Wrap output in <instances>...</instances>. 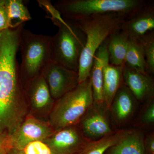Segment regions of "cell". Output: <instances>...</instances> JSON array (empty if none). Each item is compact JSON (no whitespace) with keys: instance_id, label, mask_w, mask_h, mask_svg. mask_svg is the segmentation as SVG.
Returning <instances> with one entry per match:
<instances>
[{"instance_id":"obj_1","label":"cell","mask_w":154,"mask_h":154,"mask_svg":"<svg viewBox=\"0 0 154 154\" xmlns=\"http://www.w3.org/2000/svg\"><path fill=\"white\" fill-rule=\"evenodd\" d=\"M25 24L0 32V130L12 134L28 116L17 53Z\"/></svg>"},{"instance_id":"obj_2","label":"cell","mask_w":154,"mask_h":154,"mask_svg":"<svg viewBox=\"0 0 154 154\" xmlns=\"http://www.w3.org/2000/svg\"><path fill=\"white\" fill-rule=\"evenodd\" d=\"M126 18L116 13L96 15L75 22L85 34L86 42L79 60V84L90 77L94 55L110 34L120 30Z\"/></svg>"},{"instance_id":"obj_3","label":"cell","mask_w":154,"mask_h":154,"mask_svg":"<svg viewBox=\"0 0 154 154\" xmlns=\"http://www.w3.org/2000/svg\"><path fill=\"white\" fill-rule=\"evenodd\" d=\"M146 0H60L54 7L67 20L77 22L96 15L116 13L129 19L145 5Z\"/></svg>"},{"instance_id":"obj_4","label":"cell","mask_w":154,"mask_h":154,"mask_svg":"<svg viewBox=\"0 0 154 154\" xmlns=\"http://www.w3.org/2000/svg\"><path fill=\"white\" fill-rule=\"evenodd\" d=\"M94 104L90 78L54 102L48 116L54 131L76 125Z\"/></svg>"},{"instance_id":"obj_5","label":"cell","mask_w":154,"mask_h":154,"mask_svg":"<svg viewBox=\"0 0 154 154\" xmlns=\"http://www.w3.org/2000/svg\"><path fill=\"white\" fill-rule=\"evenodd\" d=\"M51 20L58 28L57 33L51 36V60L78 72L80 56L86 43L85 34L72 21Z\"/></svg>"},{"instance_id":"obj_6","label":"cell","mask_w":154,"mask_h":154,"mask_svg":"<svg viewBox=\"0 0 154 154\" xmlns=\"http://www.w3.org/2000/svg\"><path fill=\"white\" fill-rule=\"evenodd\" d=\"M51 36L37 34L23 28L20 50L22 62L19 65L23 85L40 75L51 60Z\"/></svg>"},{"instance_id":"obj_7","label":"cell","mask_w":154,"mask_h":154,"mask_svg":"<svg viewBox=\"0 0 154 154\" xmlns=\"http://www.w3.org/2000/svg\"><path fill=\"white\" fill-rule=\"evenodd\" d=\"M113 124L105 104L94 103L77 125L87 140L93 141L113 133Z\"/></svg>"},{"instance_id":"obj_8","label":"cell","mask_w":154,"mask_h":154,"mask_svg":"<svg viewBox=\"0 0 154 154\" xmlns=\"http://www.w3.org/2000/svg\"><path fill=\"white\" fill-rule=\"evenodd\" d=\"M55 101L79 85L78 72L50 60L42 73Z\"/></svg>"},{"instance_id":"obj_9","label":"cell","mask_w":154,"mask_h":154,"mask_svg":"<svg viewBox=\"0 0 154 154\" xmlns=\"http://www.w3.org/2000/svg\"><path fill=\"white\" fill-rule=\"evenodd\" d=\"M88 141L77 125L55 131L43 141L52 154H78Z\"/></svg>"},{"instance_id":"obj_10","label":"cell","mask_w":154,"mask_h":154,"mask_svg":"<svg viewBox=\"0 0 154 154\" xmlns=\"http://www.w3.org/2000/svg\"><path fill=\"white\" fill-rule=\"evenodd\" d=\"M55 132L49 122L28 116L12 134L14 148L23 150L28 144L47 139Z\"/></svg>"},{"instance_id":"obj_11","label":"cell","mask_w":154,"mask_h":154,"mask_svg":"<svg viewBox=\"0 0 154 154\" xmlns=\"http://www.w3.org/2000/svg\"><path fill=\"white\" fill-rule=\"evenodd\" d=\"M24 88L28 103L31 105L33 113L40 116L49 115L55 100L53 99L42 75L30 80Z\"/></svg>"},{"instance_id":"obj_12","label":"cell","mask_w":154,"mask_h":154,"mask_svg":"<svg viewBox=\"0 0 154 154\" xmlns=\"http://www.w3.org/2000/svg\"><path fill=\"white\" fill-rule=\"evenodd\" d=\"M139 102L124 84L122 85L116 94L109 111L113 123L122 127L133 118Z\"/></svg>"},{"instance_id":"obj_13","label":"cell","mask_w":154,"mask_h":154,"mask_svg":"<svg viewBox=\"0 0 154 154\" xmlns=\"http://www.w3.org/2000/svg\"><path fill=\"white\" fill-rule=\"evenodd\" d=\"M120 30L130 39L138 40L148 32L154 31V2L148 1L145 5L134 16L125 19Z\"/></svg>"},{"instance_id":"obj_14","label":"cell","mask_w":154,"mask_h":154,"mask_svg":"<svg viewBox=\"0 0 154 154\" xmlns=\"http://www.w3.org/2000/svg\"><path fill=\"white\" fill-rule=\"evenodd\" d=\"M123 82L139 103L143 104L154 98L153 76L142 73L124 65Z\"/></svg>"},{"instance_id":"obj_15","label":"cell","mask_w":154,"mask_h":154,"mask_svg":"<svg viewBox=\"0 0 154 154\" xmlns=\"http://www.w3.org/2000/svg\"><path fill=\"white\" fill-rule=\"evenodd\" d=\"M107 39L99 48L94 55L89 77L92 87L94 103L96 104H104L103 96V72L105 66L109 63Z\"/></svg>"},{"instance_id":"obj_16","label":"cell","mask_w":154,"mask_h":154,"mask_svg":"<svg viewBox=\"0 0 154 154\" xmlns=\"http://www.w3.org/2000/svg\"><path fill=\"white\" fill-rule=\"evenodd\" d=\"M144 137L140 130H128L121 139L105 154H145Z\"/></svg>"},{"instance_id":"obj_17","label":"cell","mask_w":154,"mask_h":154,"mask_svg":"<svg viewBox=\"0 0 154 154\" xmlns=\"http://www.w3.org/2000/svg\"><path fill=\"white\" fill-rule=\"evenodd\" d=\"M124 65L116 66L108 63L103 72V96L104 103L109 110L116 94L123 84Z\"/></svg>"},{"instance_id":"obj_18","label":"cell","mask_w":154,"mask_h":154,"mask_svg":"<svg viewBox=\"0 0 154 154\" xmlns=\"http://www.w3.org/2000/svg\"><path fill=\"white\" fill-rule=\"evenodd\" d=\"M128 36L121 30L110 34L107 39L109 63L116 66L124 65Z\"/></svg>"},{"instance_id":"obj_19","label":"cell","mask_w":154,"mask_h":154,"mask_svg":"<svg viewBox=\"0 0 154 154\" xmlns=\"http://www.w3.org/2000/svg\"><path fill=\"white\" fill-rule=\"evenodd\" d=\"M128 130H116L113 133L102 138L88 141L78 154H105L106 151L114 145L125 134Z\"/></svg>"},{"instance_id":"obj_20","label":"cell","mask_w":154,"mask_h":154,"mask_svg":"<svg viewBox=\"0 0 154 154\" xmlns=\"http://www.w3.org/2000/svg\"><path fill=\"white\" fill-rule=\"evenodd\" d=\"M124 65L142 73L147 74L143 48L137 40L128 39Z\"/></svg>"},{"instance_id":"obj_21","label":"cell","mask_w":154,"mask_h":154,"mask_svg":"<svg viewBox=\"0 0 154 154\" xmlns=\"http://www.w3.org/2000/svg\"><path fill=\"white\" fill-rule=\"evenodd\" d=\"M11 28H15L32 19L28 8L22 0H5Z\"/></svg>"},{"instance_id":"obj_22","label":"cell","mask_w":154,"mask_h":154,"mask_svg":"<svg viewBox=\"0 0 154 154\" xmlns=\"http://www.w3.org/2000/svg\"><path fill=\"white\" fill-rule=\"evenodd\" d=\"M142 45L148 74L154 75V31L148 32L137 40Z\"/></svg>"},{"instance_id":"obj_23","label":"cell","mask_w":154,"mask_h":154,"mask_svg":"<svg viewBox=\"0 0 154 154\" xmlns=\"http://www.w3.org/2000/svg\"><path fill=\"white\" fill-rule=\"evenodd\" d=\"M136 122V126L142 128H149L154 126V98L144 103Z\"/></svg>"},{"instance_id":"obj_24","label":"cell","mask_w":154,"mask_h":154,"mask_svg":"<svg viewBox=\"0 0 154 154\" xmlns=\"http://www.w3.org/2000/svg\"><path fill=\"white\" fill-rule=\"evenodd\" d=\"M24 154H52L48 146L42 141H35L28 144L23 149Z\"/></svg>"},{"instance_id":"obj_25","label":"cell","mask_w":154,"mask_h":154,"mask_svg":"<svg viewBox=\"0 0 154 154\" xmlns=\"http://www.w3.org/2000/svg\"><path fill=\"white\" fill-rule=\"evenodd\" d=\"M14 147L12 134L8 133L0 134V154H8Z\"/></svg>"},{"instance_id":"obj_26","label":"cell","mask_w":154,"mask_h":154,"mask_svg":"<svg viewBox=\"0 0 154 154\" xmlns=\"http://www.w3.org/2000/svg\"><path fill=\"white\" fill-rule=\"evenodd\" d=\"M11 28L5 0H0V32Z\"/></svg>"},{"instance_id":"obj_27","label":"cell","mask_w":154,"mask_h":154,"mask_svg":"<svg viewBox=\"0 0 154 154\" xmlns=\"http://www.w3.org/2000/svg\"><path fill=\"white\" fill-rule=\"evenodd\" d=\"M144 147L145 154H154V133L151 132L145 136Z\"/></svg>"},{"instance_id":"obj_28","label":"cell","mask_w":154,"mask_h":154,"mask_svg":"<svg viewBox=\"0 0 154 154\" xmlns=\"http://www.w3.org/2000/svg\"><path fill=\"white\" fill-rule=\"evenodd\" d=\"M8 154H24L23 150L13 148L9 152Z\"/></svg>"}]
</instances>
